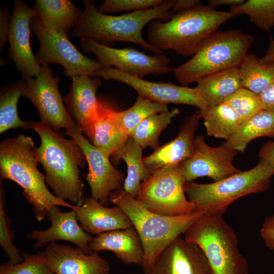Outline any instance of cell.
Here are the masks:
<instances>
[{
	"label": "cell",
	"instance_id": "cell-1",
	"mask_svg": "<svg viewBox=\"0 0 274 274\" xmlns=\"http://www.w3.org/2000/svg\"><path fill=\"white\" fill-rule=\"evenodd\" d=\"M31 129L41 139L40 146L35 149L36 157L45 170L46 183L58 198L72 204L80 203L84 185L79 168L87 162L80 147L73 138L67 139L40 121H30Z\"/></svg>",
	"mask_w": 274,
	"mask_h": 274
},
{
	"label": "cell",
	"instance_id": "cell-2",
	"mask_svg": "<svg viewBox=\"0 0 274 274\" xmlns=\"http://www.w3.org/2000/svg\"><path fill=\"white\" fill-rule=\"evenodd\" d=\"M84 2L82 17L72 30L71 37L90 38L108 46L115 42H128L139 44L154 54L164 53L144 39L142 30L153 20H169L173 16L170 10L175 0H164L156 7L119 16L100 12L93 1Z\"/></svg>",
	"mask_w": 274,
	"mask_h": 274
},
{
	"label": "cell",
	"instance_id": "cell-3",
	"mask_svg": "<svg viewBox=\"0 0 274 274\" xmlns=\"http://www.w3.org/2000/svg\"><path fill=\"white\" fill-rule=\"evenodd\" d=\"M32 139L20 134L0 143L1 179L9 180L23 189V195L31 204L38 221L44 220L55 206L73 209L74 206L52 194L46 185L45 175L38 168Z\"/></svg>",
	"mask_w": 274,
	"mask_h": 274
},
{
	"label": "cell",
	"instance_id": "cell-4",
	"mask_svg": "<svg viewBox=\"0 0 274 274\" xmlns=\"http://www.w3.org/2000/svg\"><path fill=\"white\" fill-rule=\"evenodd\" d=\"M237 16L234 12L219 11L200 4L177 13L167 22L153 20L148 24V42L161 50H170L192 57L219 27Z\"/></svg>",
	"mask_w": 274,
	"mask_h": 274
},
{
	"label": "cell",
	"instance_id": "cell-5",
	"mask_svg": "<svg viewBox=\"0 0 274 274\" xmlns=\"http://www.w3.org/2000/svg\"><path fill=\"white\" fill-rule=\"evenodd\" d=\"M110 201L120 208L130 220L142 242L144 258L143 270L147 272L162 252L176 238L206 212L195 211L177 216H165L147 209L124 190L112 194Z\"/></svg>",
	"mask_w": 274,
	"mask_h": 274
},
{
	"label": "cell",
	"instance_id": "cell-6",
	"mask_svg": "<svg viewBox=\"0 0 274 274\" xmlns=\"http://www.w3.org/2000/svg\"><path fill=\"white\" fill-rule=\"evenodd\" d=\"M254 42L253 37L238 29L217 30L202 43L191 58L173 68L183 86L204 76L234 67H239Z\"/></svg>",
	"mask_w": 274,
	"mask_h": 274
},
{
	"label": "cell",
	"instance_id": "cell-7",
	"mask_svg": "<svg viewBox=\"0 0 274 274\" xmlns=\"http://www.w3.org/2000/svg\"><path fill=\"white\" fill-rule=\"evenodd\" d=\"M183 234L187 241L201 249L213 274H249V264L239 249L236 234L223 215L207 213Z\"/></svg>",
	"mask_w": 274,
	"mask_h": 274
},
{
	"label": "cell",
	"instance_id": "cell-8",
	"mask_svg": "<svg viewBox=\"0 0 274 274\" xmlns=\"http://www.w3.org/2000/svg\"><path fill=\"white\" fill-rule=\"evenodd\" d=\"M273 176V168L266 162L259 161L248 170L241 171L217 182L186 183L185 191L195 211L223 215L237 199L267 190Z\"/></svg>",
	"mask_w": 274,
	"mask_h": 274
},
{
	"label": "cell",
	"instance_id": "cell-9",
	"mask_svg": "<svg viewBox=\"0 0 274 274\" xmlns=\"http://www.w3.org/2000/svg\"><path fill=\"white\" fill-rule=\"evenodd\" d=\"M186 182L180 164L164 166L142 182L136 199L149 210L177 216L195 212L185 191Z\"/></svg>",
	"mask_w": 274,
	"mask_h": 274
},
{
	"label": "cell",
	"instance_id": "cell-10",
	"mask_svg": "<svg viewBox=\"0 0 274 274\" xmlns=\"http://www.w3.org/2000/svg\"><path fill=\"white\" fill-rule=\"evenodd\" d=\"M30 29L40 43L36 58L41 65L56 63L64 67L62 73L71 78L76 76H94L102 66L98 61L82 54L70 42L67 36L41 22L37 17L31 19Z\"/></svg>",
	"mask_w": 274,
	"mask_h": 274
},
{
	"label": "cell",
	"instance_id": "cell-11",
	"mask_svg": "<svg viewBox=\"0 0 274 274\" xmlns=\"http://www.w3.org/2000/svg\"><path fill=\"white\" fill-rule=\"evenodd\" d=\"M59 77L53 76L49 65H42L39 74L21 80L22 96L29 99L37 109L40 121L59 132L74 128L77 124L70 116L59 93Z\"/></svg>",
	"mask_w": 274,
	"mask_h": 274
},
{
	"label": "cell",
	"instance_id": "cell-12",
	"mask_svg": "<svg viewBox=\"0 0 274 274\" xmlns=\"http://www.w3.org/2000/svg\"><path fill=\"white\" fill-rule=\"evenodd\" d=\"M80 42L82 50L94 54L104 68L114 66L122 72L142 79L150 75H166L173 71L165 53L148 55L131 47L114 48L87 38H80Z\"/></svg>",
	"mask_w": 274,
	"mask_h": 274
},
{
	"label": "cell",
	"instance_id": "cell-13",
	"mask_svg": "<svg viewBox=\"0 0 274 274\" xmlns=\"http://www.w3.org/2000/svg\"><path fill=\"white\" fill-rule=\"evenodd\" d=\"M65 134L75 140L85 156L88 165L86 180L90 188L91 197L102 204H107L112 194L123 186L125 179L123 173L111 164L110 157L84 136L77 124L65 131Z\"/></svg>",
	"mask_w": 274,
	"mask_h": 274
},
{
	"label": "cell",
	"instance_id": "cell-14",
	"mask_svg": "<svg viewBox=\"0 0 274 274\" xmlns=\"http://www.w3.org/2000/svg\"><path fill=\"white\" fill-rule=\"evenodd\" d=\"M94 77L125 84L134 89L138 95L155 102L195 106L199 109V113L208 108L195 87L178 86L169 82L148 81L113 67L100 68L94 72Z\"/></svg>",
	"mask_w": 274,
	"mask_h": 274
},
{
	"label": "cell",
	"instance_id": "cell-15",
	"mask_svg": "<svg viewBox=\"0 0 274 274\" xmlns=\"http://www.w3.org/2000/svg\"><path fill=\"white\" fill-rule=\"evenodd\" d=\"M237 153L223 144L216 147L210 146L203 135L196 136L193 154L180 164L186 183L204 177L217 182L241 172L233 162Z\"/></svg>",
	"mask_w": 274,
	"mask_h": 274
},
{
	"label": "cell",
	"instance_id": "cell-16",
	"mask_svg": "<svg viewBox=\"0 0 274 274\" xmlns=\"http://www.w3.org/2000/svg\"><path fill=\"white\" fill-rule=\"evenodd\" d=\"M34 17H37L35 11L24 1H14L8 35V57L14 62L22 80L37 76L41 70L30 43V22Z\"/></svg>",
	"mask_w": 274,
	"mask_h": 274
},
{
	"label": "cell",
	"instance_id": "cell-17",
	"mask_svg": "<svg viewBox=\"0 0 274 274\" xmlns=\"http://www.w3.org/2000/svg\"><path fill=\"white\" fill-rule=\"evenodd\" d=\"M145 274H213L201 249L181 235L161 253Z\"/></svg>",
	"mask_w": 274,
	"mask_h": 274
},
{
	"label": "cell",
	"instance_id": "cell-18",
	"mask_svg": "<svg viewBox=\"0 0 274 274\" xmlns=\"http://www.w3.org/2000/svg\"><path fill=\"white\" fill-rule=\"evenodd\" d=\"M43 253L55 274H110L109 262L98 252L87 254L78 247L54 242L46 246Z\"/></svg>",
	"mask_w": 274,
	"mask_h": 274
},
{
	"label": "cell",
	"instance_id": "cell-19",
	"mask_svg": "<svg viewBox=\"0 0 274 274\" xmlns=\"http://www.w3.org/2000/svg\"><path fill=\"white\" fill-rule=\"evenodd\" d=\"M47 219L51 223L48 229L33 230L26 235L27 239L36 240L33 245L35 249L44 248L49 243L57 241H65L76 245L85 254L93 253L89 246L92 236L78 224L74 210L62 212L59 206H55L49 211Z\"/></svg>",
	"mask_w": 274,
	"mask_h": 274
},
{
	"label": "cell",
	"instance_id": "cell-20",
	"mask_svg": "<svg viewBox=\"0 0 274 274\" xmlns=\"http://www.w3.org/2000/svg\"><path fill=\"white\" fill-rule=\"evenodd\" d=\"M200 119L198 112L186 117L174 139L143 158L145 165L153 172L165 165L180 164L190 158L194 153L195 134Z\"/></svg>",
	"mask_w": 274,
	"mask_h": 274
},
{
	"label": "cell",
	"instance_id": "cell-21",
	"mask_svg": "<svg viewBox=\"0 0 274 274\" xmlns=\"http://www.w3.org/2000/svg\"><path fill=\"white\" fill-rule=\"evenodd\" d=\"M79 224L82 229L90 235L99 234L132 226V223L119 207L108 208L91 197H83L81 202L75 205Z\"/></svg>",
	"mask_w": 274,
	"mask_h": 274
},
{
	"label": "cell",
	"instance_id": "cell-22",
	"mask_svg": "<svg viewBox=\"0 0 274 274\" xmlns=\"http://www.w3.org/2000/svg\"><path fill=\"white\" fill-rule=\"evenodd\" d=\"M72 79L64 100L70 116L83 132L98 116L99 101L96 93L101 81L98 78L82 75L74 76Z\"/></svg>",
	"mask_w": 274,
	"mask_h": 274
},
{
	"label": "cell",
	"instance_id": "cell-23",
	"mask_svg": "<svg viewBox=\"0 0 274 274\" xmlns=\"http://www.w3.org/2000/svg\"><path fill=\"white\" fill-rule=\"evenodd\" d=\"M116 112L99 101L97 118L84 131L92 145L109 157L116 156L129 137L123 129Z\"/></svg>",
	"mask_w": 274,
	"mask_h": 274
},
{
	"label": "cell",
	"instance_id": "cell-24",
	"mask_svg": "<svg viewBox=\"0 0 274 274\" xmlns=\"http://www.w3.org/2000/svg\"><path fill=\"white\" fill-rule=\"evenodd\" d=\"M89 246L93 252L103 250L113 252L117 259L127 264L142 265L144 261L143 246L133 226L92 237Z\"/></svg>",
	"mask_w": 274,
	"mask_h": 274
},
{
	"label": "cell",
	"instance_id": "cell-25",
	"mask_svg": "<svg viewBox=\"0 0 274 274\" xmlns=\"http://www.w3.org/2000/svg\"><path fill=\"white\" fill-rule=\"evenodd\" d=\"M33 9L41 22L66 36L78 24L83 14L69 0H36Z\"/></svg>",
	"mask_w": 274,
	"mask_h": 274
},
{
	"label": "cell",
	"instance_id": "cell-26",
	"mask_svg": "<svg viewBox=\"0 0 274 274\" xmlns=\"http://www.w3.org/2000/svg\"><path fill=\"white\" fill-rule=\"evenodd\" d=\"M196 83L195 88L208 107L224 102L228 96L242 87L238 67L204 76Z\"/></svg>",
	"mask_w": 274,
	"mask_h": 274
},
{
	"label": "cell",
	"instance_id": "cell-27",
	"mask_svg": "<svg viewBox=\"0 0 274 274\" xmlns=\"http://www.w3.org/2000/svg\"><path fill=\"white\" fill-rule=\"evenodd\" d=\"M143 149L131 137H129L124 147L114 156L115 160H123L127 165V176L123 184V190L131 197L136 198L141 184L148 179L152 172L145 164Z\"/></svg>",
	"mask_w": 274,
	"mask_h": 274
},
{
	"label": "cell",
	"instance_id": "cell-28",
	"mask_svg": "<svg viewBox=\"0 0 274 274\" xmlns=\"http://www.w3.org/2000/svg\"><path fill=\"white\" fill-rule=\"evenodd\" d=\"M264 136L274 137V113L262 109L242 123L235 132L222 144L244 153L252 141Z\"/></svg>",
	"mask_w": 274,
	"mask_h": 274
},
{
	"label": "cell",
	"instance_id": "cell-29",
	"mask_svg": "<svg viewBox=\"0 0 274 274\" xmlns=\"http://www.w3.org/2000/svg\"><path fill=\"white\" fill-rule=\"evenodd\" d=\"M198 113L204 120L207 134L216 138L228 140L242 124L237 113L225 102Z\"/></svg>",
	"mask_w": 274,
	"mask_h": 274
},
{
	"label": "cell",
	"instance_id": "cell-30",
	"mask_svg": "<svg viewBox=\"0 0 274 274\" xmlns=\"http://www.w3.org/2000/svg\"><path fill=\"white\" fill-rule=\"evenodd\" d=\"M243 87L259 94L274 80V63H266L255 54L248 53L239 67Z\"/></svg>",
	"mask_w": 274,
	"mask_h": 274
},
{
	"label": "cell",
	"instance_id": "cell-31",
	"mask_svg": "<svg viewBox=\"0 0 274 274\" xmlns=\"http://www.w3.org/2000/svg\"><path fill=\"white\" fill-rule=\"evenodd\" d=\"M179 113V110L175 108L152 115L143 121L134 129L130 137L143 149L150 147L155 150L160 146L159 136L161 132Z\"/></svg>",
	"mask_w": 274,
	"mask_h": 274
},
{
	"label": "cell",
	"instance_id": "cell-32",
	"mask_svg": "<svg viewBox=\"0 0 274 274\" xmlns=\"http://www.w3.org/2000/svg\"><path fill=\"white\" fill-rule=\"evenodd\" d=\"M21 80L3 88L0 96V133L15 128H31L30 122L21 120L17 112L19 99L22 96Z\"/></svg>",
	"mask_w": 274,
	"mask_h": 274
},
{
	"label": "cell",
	"instance_id": "cell-33",
	"mask_svg": "<svg viewBox=\"0 0 274 274\" xmlns=\"http://www.w3.org/2000/svg\"><path fill=\"white\" fill-rule=\"evenodd\" d=\"M167 104L152 101L138 95L134 104L129 109L117 111L121 126L130 137L134 129L145 119L156 114L168 111Z\"/></svg>",
	"mask_w": 274,
	"mask_h": 274
},
{
	"label": "cell",
	"instance_id": "cell-34",
	"mask_svg": "<svg viewBox=\"0 0 274 274\" xmlns=\"http://www.w3.org/2000/svg\"><path fill=\"white\" fill-rule=\"evenodd\" d=\"M237 15L247 16L258 28L269 31L274 27V0H248L230 7Z\"/></svg>",
	"mask_w": 274,
	"mask_h": 274
},
{
	"label": "cell",
	"instance_id": "cell-35",
	"mask_svg": "<svg viewBox=\"0 0 274 274\" xmlns=\"http://www.w3.org/2000/svg\"><path fill=\"white\" fill-rule=\"evenodd\" d=\"M224 102L237 113L242 123L262 110L258 94L243 87L228 96Z\"/></svg>",
	"mask_w": 274,
	"mask_h": 274
},
{
	"label": "cell",
	"instance_id": "cell-36",
	"mask_svg": "<svg viewBox=\"0 0 274 274\" xmlns=\"http://www.w3.org/2000/svg\"><path fill=\"white\" fill-rule=\"evenodd\" d=\"M5 196L1 181L0 189V245L5 255L8 257L9 263L15 265L22 262L24 259L20 252L14 245V233L10 228L11 219L4 208Z\"/></svg>",
	"mask_w": 274,
	"mask_h": 274
},
{
	"label": "cell",
	"instance_id": "cell-37",
	"mask_svg": "<svg viewBox=\"0 0 274 274\" xmlns=\"http://www.w3.org/2000/svg\"><path fill=\"white\" fill-rule=\"evenodd\" d=\"M21 254L24 259L22 262L15 265L2 263L0 274H55L47 264L43 252Z\"/></svg>",
	"mask_w": 274,
	"mask_h": 274
},
{
	"label": "cell",
	"instance_id": "cell-38",
	"mask_svg": "<svg viewBox=\"0 0 274 274\" xmlns=\"http://www.w3.org/2000/svg\"><path fill=\"white\" fill-rule=\"evenodd\" d=\"M164 0H106L97 7L104 14L127 12L132 13L156 7Z\"/></svg>",
	"mask_w": 274,
	"mask_h": 274
},
{
	"label": "cell",
	"instance_id": "cell-39",
	"mask_svg": "<svg viewBox=\"0 0 274 274\" xmlns=\"http://www.w3.org/2000/svg\"><path fill=\"white\" fill-rule=\"evenodd\" d=\"M259 233L265 246L274 253V214L265 218Z\"/></svg>",
	"mask_w": 274,
	"mask_h": 274
},
{
	"label": "cell",
	"instance_id": "cell-40",
	"mask_svg": "<svg viewBox=\"0 0 274 274\" xmlns=\"http://www.w3.org/2000/svg\"><path fill=\"white\" fill-rule=\"evenodd\" d=\"M11 15L7 8L1 6L0 8V50L4 48L8 42Z\"/></svg>",
	"mask_w": 274,
	"mask_h": 274
},
{
	"label": "cell",
	"instance_id": "cell-41",
	"mask_svg": "<svg viewBox=\"0 0 274 274\" xmlns=\"http://www.w3.org/2000/svg\"><path fill=\"white\" fill-rule=\"evenodd\" d=\"M258 95L262 109L274 113V80Z\"/></svg>",
	"mask_w": 274,
	"mask_h": 274
},
{
	"label": "cell",
	"instance_id": "cell-42",
	"mask_svg": "<svg viewBox=\"0 0 274 274\" xmlns=\"http://www.w3.org/2000/svg\"><path fill=\"white\" fill-rule=\"evenodd\" d=\"M259 161H264L274 169V141H269L261 148L258 155Z\"/></svg>",
	"mask_w": 274,
	"mask_h": 274
},
{
	"label": "cell",
	"instance_id": "cell-43",
	"mask_svg": "<svg viewBox=\"0 0 274 274\" xmlns=\"http://www.w3.org/2000/svg\"><path fill=\"white\" fill-rule=\"evenodd\" d=\"M201 4L199 0H177L170 11L173 15L188 10Z\"/></svg>",
	"mask_w": 274,
	"mask_h": 274
},
{
	"label": "cell",
	"instance_id": "cell-44",
	"mask_svg": "<svg viewBox=\"0 0 274 274\" xmlns=\"http://www.w3.org/2000/svg\"><path fill=\"white\" fill-rule=\"evenodd\" d=\"M244 0H209L208 5L213 8L221 6H229L230 7L242 4Z\"/></svg>",
	"mask_w": 274,
	"mask_h": 274
},
{
	"label": "cell",
	"instance_id": "cell-45",
	"mask_svg": "<svg viewBox=\"0 0 274 274\" xmlns=\"http://www.w3.org/2000/svg\"><path fill=\"white\" fill-rule=\"evenodd\" d=\"M266 63H274V39L270 38L264 56L261 58Z\"/></svg>",
	"mask_w": 274,
	"mask_h": 274
}]
</instances>
